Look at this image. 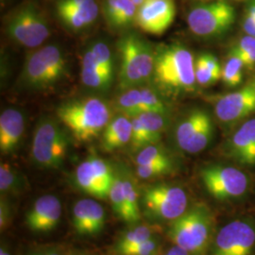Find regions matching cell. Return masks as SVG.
<instances>
[{"label":"cell","instance_id":"7c38bea8","mask_svg":"<svg viewBox=\"0 0 255 255\" xmlns=\"http://www.w3.org/2000/svg\"><path fill=\"white\" fill-rule=\"evenodd\" d=\"M255 246V226L249 220H235L219 230L212 255H251Z\"/></svg>","mask_w":255,"mask_h":255},{"label":"cell","instance_id":"4fadbf2b","mask_svg":"<svg viewBox=\"0 0 255 255\" xmlns=\"http://www.w3.org/2000/svg\"><path fill=\"white\" fill-rule=\"evenodd\" d=\"M215 114L223 124H235L255 113V77L238 90L214 101Z\"/></svg>","mask_w":255,"mask_h":255},{"label":"cell","instance_id":"ffe728a7","mask_svg":"<svg viewBox=\"0 0 255 255\" xmlns=\"http://www.w3.org/2000/svg\"><path fill=\"white\" fill-rule=\"evenodd\" d=\"M99 6L96 0H84L76 7L56 6V12L65 27L72 30H82L91 26L99 16Z\"/></svg>","mask_w":255,"mask_h":255},{"label":"cell","instance_id":"8d00e7d4","mask_svg":"<svg viewBox=\"0 0 255 255\" xmlns=\"http://www.w3.org/2000/svg\"><path fill=\"white\" fill-rule=\"evenodd\" d=\"M195 74H196V80L197 83L203 87H208L210 85L218 82L210 73L208 68L203 63L201 56H199L195 60Z\"/></svg>","mask_w":255,"mask_h":255},{"label":"cell","instance_id":"74e56055","mask_svg":"<svg viewBox=\"0 0 255 255\" xmlns=\"http://www.w3.org/2000/svg\"><path fill=\"white\" fill-rule=\"evenodd\" d=\"M12 219V208L7 197L1 196L0 199V229L1 231L8 228Z\"/></svg>","mask_w":255,"mask_h":255},{"label":"cell","instance_id":"8992f818","mask_svg":"<svg viewBox=\"0 0 255 255\" xmlns=\"http://www.w3.org/2000/svg\"><path fill=\"white\" fill-rule=\"evenodd\" d=\"M5 31L11 41L28 48L41 46L51 33L42 9L29 1L9 12L5 22Z\"/></svg>","mask_w":255,"mask_h":255},{"label":"cell","instance_id":"d590c367","mask_svg":"<svg viewBox=\"0 0 255 255\" xmlns=\"http://www.w3.org/2000/svg\"><path fill=\"white\" fill-rule=\"evenodd\" d=\"M131 124H132V132H131V139H130L129 145L133 151H140L145 146L150 145L149 139L147 136L145 128L138 117L131 118Z\"/></svg>","mask_w":255,"mask_h":255},{"label":"cell","instance_id":"f6af8a7d","mask_svg":"<svg viewBox=\"0 0 255 255\" xmlns=\"http://www.w3.org/2000/svg\"><path fill=\"white\" fill-rule=\"evenodd\" d=\"M131 1L136 5L137 7H139V6H141L142 4H144L146 0H131Z\"/></svg>","mask_w":255,"mask_h":255},{"label":"cell","instance_id":"d6986e66","mask_svg":"<svg viewBox=\"0 0 255 255\" xmlns=\"http://www.w3.org/2000/svg\"><path fill=\"white\" fill-rule=\"evenodd\" d=\"M229 151L232 158L244 165H255V119L243 123L231 138Z\"/></svg>","mask_w":255,"mask_h":255},{"label":"cell","instance_id":"c3c4849f","mask_svg":"<svg viewBox=\"0 0 255 255\" xmlns=\"http://www.w3.org/2000/svg\"><path fill=\"white\" fill-rule=\"evenodd\" d=\"M237 1H240V0H237Z\"/></svg>","mask_w":255,"mask_h":255},{"label":"cell","instance_id":"60d3db41","mask_svg":"<svg viewBox=\"0 0 255 255\" xmlns=\"http://www.w3.org/2000/svg\"><path fill=\"white\" fill-rule=\"evenodd\" d=\"M252 50H255V37L246 35L238 42L237 46L232 48L231 54L239 56Z\"/></svg>","mask_w":255,"mask_h":255},{"label":"cell","instance_id":"3957f363","mask_svg":"<svg viewBox=\"0 0 255 255\" xmlns=\"http://www.w3.org/2000/svg\"><path fill=\"white\" fill-rule=\"evenodd\" d=\"M68 72V62L63 50L47 45L27 54L19 77L21 87L42 91L61 82Z\"/></svg>","mask_w":255,"mask_h":255},{"label":"cell","instance_id":"ba28073f","mask_svg":"<svg viewBox=\"0 0 255 255\" xmlns=\"http://www.w3.org/2000/svg\"><path fill=\"white\" fill-rule=\"evenodd\" d=\"M236 19V9L228 1L213 0L192 8L187 15V24L196 36L212 38L226 33Z\"/></svg>","mask_w":255,"mask_h":255},{"label":"cell","instance_id":"9a60e30c","mask_svg":"<svg viewBox=\"0 0 255 255\" xmlns=\"http://www.w3.org/2000/svg\"><path fill=\"white\" fill-rule=\"evenodd\" d=\"M176 16L174 0H146L138 7L135 25L151 35H162L173 24Z\"/></svg>","mask_w":255,"mask_h":255},{"label":"cell","instance_id":"bcb514c9","mask_svg":"<svg viewBox=\"0 0 255 255\" xmlns=\"http://www.w3.org/2000/svg\"><path fill=\"white\" fill-rule=\"evenodd\" d=\"M164 255H169V254H168V253H167V252H166V253H165V254H164Z\"/></svg>","mask_w":255,"mask_h":255},{"label":"cell","instance_id":"7dc6e473","mask_svg":"<svg viewBox=\"0 0 255 255\" xmlns=\"http://www.w3.org/2000/svg\"><path fill=\"white\" fill-rule=\"evenodd\" d=\"M204 1H213V0H204Z\"/></svg>","mask_w":255,"mask_h":255},{"label":"cell","instance_id":"7402d4cb","mask_svg":"<svg viewBox=\"0 0 255 255\" xmlns=\"http://www.w3.org/2000/svg\"><path fill=\"white\" fill-rule=\"evenodd\" d=\"M113 77L102 68L90 48L84 52L82 57V81L85 86L95 90L105 91L109 89Z\"/></svg>","mask_w":255,"mask_h":255},{"label":"cell","instance_id":"52a82bcc","mask_svg":"<svg viewBox=\"0 0 255 255\" xmlns=\"http://www.w3.org/2000/svg\"><path fill=\"white\" fill-rule=\"evenodd\" d=\"M140 206L150 221H173L188 209V196L178 185L155 183L142 189Z\"/></svg>","mask_w":255,"mask_h":255},{"label":"cell","instance_id":"5b68a950","mask_svg":"<svg viewBox=\"0 0 255 255\" xmlns=\"http://www.w3.org/2000/svg\"><path fill=\"white\" fill-rule=\"evenodd\" d=\"M52 118L44 117L38 121L31 143V158L37 166L57 169L64 164L69 147L66 129Z\"/></svg>","mask_w":255,"mask_h":255},{"label":"cell","instance_id":"4316f807","mask_svg":"<svg viewBox=\"0 0 255 255\" xmlns=\"http://www.w3.org/2000/svg\"><path fill=\"white\" fill-rule=\"evenodd\" d=\"M115 107L122 115H125L130 119L144 113L141 90L137 88L125 90L115 101Z\"/></svg>","mask_w":255,"mask_h":255},{"label":"cell","instance_id":"ee69618b","mask_svg":"<svg viewBox=\"0 0 255 255\" xmlns=\"http://www.w3.org/2000/svg\"><path fill=\"white\" fill-rule=\"evenodd\" d=\"M0 255H12L11 253L8 250V247L5 243H2L0 247Z\"/></svg>","mask_w":255,"mask_h":255},{"label":"cell","instance_id":"1f68e13d","mask_svg":"<svg viewBox=\"0 0 255 255\" xmlns=\"http://www.w3.org/2000/svg\"><path fill=\"white\" fill-rule=\"evenodd\" d=\"M141 98L142 106L144 112H151L166 115L168 112V107L163 101V99L158 95V93L149 88H141Z\"/></svg>","mask_w":255,"mask_h":255},{"label":"cell","instance_id":"6da1fadb","mask_svg":"<svg viewBox=\"0 0 255 255\" xmlns=\"http://www.w3.org/2000/svg\"><path fill=\"white\" fill-rule=\"evenodd\" d=\"M150 82L166 96L178 97L195 91L197 80L191 51L181 44L157 46Z\"/></svg>","mask_w":255,"mask_h":255},{"label":"cell","instance_id":"83f0119b","mask_svg":"<svg viewBox=\"0 0 255 255\" xmlns=\"http://www.w3.org/2000/svg\"><path fill=\"white\" fill-rule=\"evenodd\" d=\"M146 129L150 145L158 144L167 125L166 115L144 112L137 116Z\"/></svg>","mask_w":255,"mask_h":255},{"label":"cell","instance_id":"603a6c76","mask_svg":"<svg viewBox=\"0 0 255 255\" xmlns=\"http://www.w3.org/2000/svg\"><path fill=\"white\" fill-rule=\"evenodd\" d=\"M137 9L131 0H105L103 12L110 27L124 28L135 23Z\"/></svg>","mask_w":255,"mask_h":255},{"label":"cell","instance_id":"d6a6232c","mask_svg":"<svg viewBox=\"0 0 255 255\" xmlns=\"http://www.w3.org/2000/svg\"><path fill=\"white\" fill-rule=\"evenodd\" d=\"M174 164H141L136 166V176L142 180L154 179L171 173Z\"/></svg>","mask_w":255,"mask_h":255},{"label":"cell","instance_id":"7a4b0ae2","mask_svg":"<svg viewBox=\"0 0 255 255\" xmlns=\"http://www.w3.org/2000/svg\"><path fill=\"white\" fill-rule=\"evenodd\" d=\"M56 114L79 142H89L99 136L113 119L109 105L95 97L65 101Z\"/></svg>","mask_w":255,"mask_h":255},{"label":"cell","instance_id":"d4e9b609","mask_svg":"<svg viewBox=\"0 0 255 255\" xmlns=\"http://www.w3.org/2000/svg\"><path fill=\"white\" fill-rule=\"evenodd\" d=\"M162 232V228L157 224H140L133 226L123 232L119 237L115 250L117 253L128 248L140 244L148 239H151Z\"/></svg>","mask_w":255,"mask_h":255},{"label":"cell","instance_id":"484cf974","mask_svg":"<svg viewBox=\"0 0 255 255\" xmlns=\"http://www.w3.org/2000/svg\"><path fill=\"white\" fill-rule=\"evenodd\" d=\"M27 187L26 178L14 166L7 163L0 164L1 196L19 195Z\"/></svg>","mask_w":255,"mask_h":255},{"label":"cell","instance_id":"5bb4252c","mask_svg":"<svg viewBox=\"0 0 255 255\" xmlns=\"http://www.w3.org/2000/svg\"><path fill=\"white\" fill-rule=\"evenodd\" d=\"M140 35L129 32L121 37L118 43L120 65L119 72V89L125 91L145 83L142 76V62L138 49Z\"/></svg>","mask_w":255,"mask_h":255},{"label":"cell","instance_id":"cb8c5ba5","mask_svg":"<svg viewBox=\"0 0 255 255\" xmlns=\"http://www.w3.org/2000/svg\"><path fill=\"white\" fill-rule=\"evenodd\" d=\"M123 182V190L125 197L126 213L124 221L134 223L141 219L140 198L141 192L137 185L136 180L125 166H119Z\"/></svg>","mask_w":255,"mask_h":255},{"label":"cell","instance_id":"7bdbcfd3","mask_svg":"<svg viewBox=\"0 0 255 255\" xmlns=\"http://www.w3.org/2000/svg\"><path fill=\"white\" fill-rule=\"evenodd\" d=\"M28 255H65V254L60 249H46L33 252Z\"/></svg>","mask_w":255,"mask_h":255},{"label":"cell","instance_id":"ab89813d","mask_svg":"<svg viewBox=\"0 0 255 255\" xmlns=\"http://www.w3.org/2000/svg\"><path fill=\"white\" fill-rule=\"evenodd\" d=\"M243 29L248 35L255 37V0H253L247 8L243 20Z\"/></svg>","mask_w":255,"mask_h":255},{"label":"cell","instance_id":"44dd1931","mask_svg":"<svg viewBox=\"0 0 255 255\" xmlns=\"http://www.w3.org/2000/svg\"><path fill=\"white\" fill-rule=\"evenodd\" d=\"M132 132L131 119L125 115L113 118L102 131L101 147L107 152H112L129 144Z\"/></svg>","mask_w":255,"mask_h":255},{"label":"cell","instance_id":"e0dca14e","mask_svg":"<svg viewBox=\"0 0 255 255\" xmlns=\"http://www.w3.org/2000/svg\"><path fill=\"white\" fill-rule=\"evenodd\" d=\"M74 229L80 236L95 237L104 230L106 213L100 202L82 199L74 204L72 210Z\"/></svg>","mask_w":255,"mask_h":255},{"label":"cell","instance_id":"e575fe53","mask_svg":"<svg viewBox=\"0 0 255 255\" xmlns=\"http://www.w3.org/2000/svg\"><path fill=\"white\" fill-rule=\"evenodd\" d=\"M90 49L94 52L102 68L107 73L114 76V59L108 45L102 41H99L94 43Z\"/></svg>","mask_w":255,"mask_h":255},{"label":"cell","instance_id":"2e32d148","mask_svg":"<svg viewBox=\"0 0 255 255\" xmlns=\"http://www.w3.org/2000/svg\"><path fill=\"white\" fill-rule=\"evenodd\" d=\"M62 219V203L54 195L38 198L27 210L25 224L35 234H46L53 231Z\"/></svg>","mask_w":255,"mask_h":255},{"label":"cell","instance_id":"ac0fdd59","mask_svg":"<svg viewBox=\"0 0 255 255\" xmlns=\"http://www.w3.org/2000/svg\"><path fill=\"white\" fill-rule=\"evenodd\" d=\"M25 119L21 111L8 108L0 116V151L2 154L13 153L24 136Z\"/></svg>","mask_w":255,"mask_h":255},{"label":"cell","instance_id":"f35d334b","mask_svg":"<svg viewBox=\"0 0 255 255\" xmlns=\"http://www.w3.org/2000/svg\"><path fill=\"white\" fill-rule=\"evenodd\" d=\"M200 56H201L204 64L206 65V67L208 68L210 73L212 74V76L218 82L219 80H221L222 68L220 66L218 58L213 54H210V53H204V54H201Z\"/></svg>","mask_w":255,"mask_h":255},{"label":"cell","instance_id":"4dcf8cb0","mask_svg":"<svg viewBox=\"0 0 255 255\" xmlns=\"http://www.w3.org/2000/svg\"><path fill=\"white\" fill-rule=\"evenodd\" d=\"M244 65L242 61L236 56L230 54L228 61L222 68L221 80L228 87H237L243 82V69Z\"/></svg>","mask_w":255,"mask_h":255},{"label":"cell","instance_id":"b9f144b4","mask_svg":"<svg viewBox=\"0 0 255 255\" xmlns=\"http://www.w3.org/2000/svg\"><path fill=\"white\" fill-rule=\"evenodd\" d=\"M243 63L244 67L253 68L255 65V50L248 51L246 53L237 56Z\"/></svg>","mask_w":255,"mask_h":255},{"label":"cell","instance_id":"f1b7e54d","mask_svg":"<svg viewBox=\"0 0 255 255\" xmlns=\"http://www.w3.org/2000/svg\"><path fill=\"white\" fill-rule=\"evenodd\" d=\"M110 201L114 213L116 216L124 221L125 219V213H126V205H125V197H124V190H123V182L122 176L120 172V168L116 166L115 167V178L110 188L109 192Z\"/></svg>","mask_w":255,"mask_h":255},{"label":"cell","instance_id":"9c48e42d","mask_svg":"<svg viewBox=\"0 0 255 255\" xmlns=\"http://www.w3.org/2000/svg\"><path fill=\"white\" fill-rule=\"evenodd\" d=\"M214 136V123L204 110L191 111L181 120L175 130L178 146L187 153L195 154L204 150Z\"/></svg>","mask_w":255,"mask_h":255},{"label":"cell","instance_id":"277c9868","mask_svg":"<svg viewBox=\"0 0 255 255\" xmlns=\"http://www.w3.org/2000/svg\"><path fill=\"white\" fill-rule=\"evenodd\" d=\"M212 232V216L203 204H196L171 221L168 237L174 245L191 255H204Z\"/></svg>","mask_w":255,"mask_h":255},{"label":"cell","instance_id":"836d02e7","mask_svg":"<svg viewBox=\"0 0 255 255\" xmlns=\"http://www.w3.org/2000/svg\"><path fill=\"white\" fill-rule=\"evenodd\" d=\"M160 247V239L155 237L140 244L125 248L118 252V254L120 255H157Z\"/></svg>","mask_w":255,"mask_h":255},{"label":"cell","instance_id":"8fae6325","mask_svg":"<svg viewBox=\"0 0 255 255\" xmlns=\"http://www.w3.org/2000/svg\"><path fill=\"white\" fill-rule=\"evenodd\" d=\"M115 178V167L97 155H91L75 170L76 185L82 191L97 199L109 197Z\"/></svg>","mask_w":255,"mask_h":255},{"label":"cell","instance_id":"30bf717a","mask_svg":"<svg viewBox=\"0 0 255 255\" xmlns=\"http://www.w3.org/2000/svg\"><path fill=\"white\" fill-rule=\"evenodd\" d=\"M201 178L210 195L220 201L239 198L249 188L246 174L233 166H206L201 169Z\"/></svg>","mask_w":255,"mask_h":255},{"label":"cell","instance_id":"f546056e","mask_svg":"<svg viewBox=\"0 0 255 255\" xmlns=\"http://www.w3.org/2000/svg\"><path fill=\"white\" fill-rule=\"evenodd\" d=\"M136 165L151 164H172L170 156L163 146L152 144L142 148L136 156Z\"/></svg>","mask_w":255,"mask_h":255}]
</instances>
